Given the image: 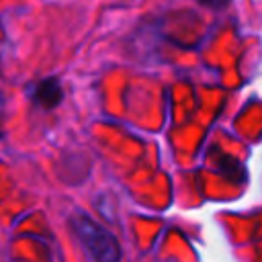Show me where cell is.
<instances>
[{
  "label": "cell",
  "mask_w": 262,
  "mask_h": 262,
  "mask_svg": "<svg viewBox=\"0 0 262 262\" xmlns=\"http://www.w3.org/2000/svg\"><path fill=\"white\" fill-rule=\"evenodd\" d=\"M199 2L205 4V6H209V8H223V6L229 4V0H199Z\"/></svg>",
  "instance_id": "cell-3"
},
{
  "label": "cell",
  "mask_w": 262,
  "mask_h": 262,
  "mask_svg": "<svg viewBox=\"0 0 262 262\" xmlns=\"http://www.w3.org/2000/svg\"><path fill=\"white\" fill-rule=\"evenodd\" d=\"M72 227H74L76 237L80 239V244L86 248V252L92 258H96L100 262L119 260V256H121L119 242L104 227H100L98 223H94L92 219H88L82 213H76L72 217Z\"/></svg>",
  "instance_id": "cell-1"
},
{
  "label": "cell",
  "mask_w": 262,
  "mask_h": 262,
  "mask_svg": "<svg viewBox=\"0 0 262 262\" xmlns=\"http://www.w3.org/2000/svg\"><path fill=\"white\" fill-rule=\"evenodd\" d=\"M35 100L43 108H53L61 102V86L57 80H43L35 90Z\"/></svg>",
  "instance_id": "cell-2"
}]
</instances>
